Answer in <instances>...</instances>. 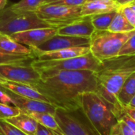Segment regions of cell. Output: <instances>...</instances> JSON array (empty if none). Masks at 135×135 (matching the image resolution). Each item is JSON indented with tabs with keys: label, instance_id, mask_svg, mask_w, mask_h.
Returning a JSON list of instances; mask_svg holds the SVG:
<instances>
[{
	"label": "cell",
	"instance_id": "cell-1",
	"mask_svg": "<svg viewBox=\"0 0 135 135\" xmlns=\"http://www.w3.org/2000/svg\"><path fill=\"white\" fill-rule=\"evenodd\" d=\"M32 86L57 108L74 111L80 108V95L97 91L98 76L92 70H62Z\"/></svg>",
	"mask_w": 135,
	"mask_h": 135
},
{
	"label": "cell",
	"instance_id": "cell-2",
	"mask_svg": "<svg viewBox=\"0 0 135 135\" xmlns=\"http://www.w3.org/2000/svg\"><path fill=\"white\" fill-rule=\"evenodd\" d=\"M104 62V68L97 73V93L119 110H122L123 107L119 104L117 97L127 79L135 72V56L117 58Z\"/></svg>",
	"mask_w": 135,
	"mask_h": 135
},
{
	"label": "cell",
	"instance_id": "cell-3",
	"mask_svg": "<svg viewBox=\"0 0 135 135\" xmlns=\"http://www.w3.org/2000/svg\"><path fill=\"white\" fill-rule=\"evenodd\" d=\"M79 106L89 123L100 135H111L123 112L107 101L97 92L85 93L79 97Z\"/></svg>",
	"mask_w": 135,
	"mask_h": 135
},
{
	"label": "cell",
	"instance_id": "cell-4",
	"mask_svg": "<svg viewBox=\"0 0 135 135\" xmlns=\"http://www.w3.org/2000/svg\"><path fill=\"white\" fill-rule=\"evenodd\" d=\"M31 65L40 73L41 79L62 70H92L98 73L104 68V62L97 59L91 52L62 60L35 59Z\"/></svg>",
	"mask_w": 135,
	"mask_h": 135
},
{
	"label": "cell",
	"instance_id": "cell-5",
	"mask_svg": "<svg viewBox=\"0 0 135 135\" xmlns=\"http://www.w3.org/2000/svg\"><path fill=\"white\" fill-rule=\"evenodd\" d=\"M129 32H113L108 30H95L90 37V52L101 62H107L118 57L119 52L126 41L134 34Z\"/></svg>",
	"mask_w": 135,
	"mask_h": 135
},
{
	"label": "cell",
	"instance_id": "cell-6",
	"mask_svg": "<svg viewBox=\"0 0 135 135\" xmlns=\"http://www.w3.org/2000/svg\"><path fill=\"white\" fill-rule=\"evenodd\" d=\"M51 27L41 20L36 12L20 11L9 6L0 10V33L12 35L13 33L38 28Z\"/></svg>",
	"mask_w": 135,
	"mask_h": 135
},
{
	"label": "cell",
	"instance_id": "cell-7",
	"mask_svg": "<svg viewBox=\"0 0 135 135\" xmlns=\"http://www.w3.org/2000/svg\"><path fill=\"white\" fill-rule=\"evenodd\" d=\"M55 117L62 135H100L81 108L66 111L57 108Z\"/></svg>",
	"mask_w": 135,
	"mask_h": 135
},
{
	"label": "cell",
	"instance_id": "cell-8",
	"mask_svg": "<svg viewBox=\"0 0 135 135\" xmlns=\"http://www.w3.org/2000/svg\"><path fill=\"white\" fill-rule=\"evenodd\" d=\"M38 17L52 28L66 25L81 17V6L44 4L36 11Z\"/></svg>",
	"mask_w": 135,
	"mask_h": 135
},
{
	"label": "cell",
	"instance_id": "cell-9",
	"mask_svg": "<svg viewBox=\"0 0 135 135\" xmlns=\"http://www.w3.org/2000/svg\"><path fill=\"white\" fill-rule=\"evenodd\" d=\"M0 78L33 85L41 80V76L31 64H9L0 65Z\"/></svg>",
	"mask_w": 135,
	"mask_h": 135
},
{
	"label": "cell",
	"instance_id": "cell-10",
	"mask_svg": "<svg viewBox=\"0 0 135 135\" xmlns=\"http://www.w3.org/2000/svg\"><path fill=\"white\" fill-rule=\"evenodd\" d=\"M90 38L77 37L56 34L36 47L31 48L36 56L40 54L74 47L89 46Z\"/></svg>",
	"mask_w": 135,
	"mask_h": 135
},
{
	"label": "cell",
	"instance_id": "cell-11",
	"mask_svg": "<svg viewBox=\"0 0 135 135\" xmlns=\"http://www.w3.org/2000/svg\"><path fill=\"white\" fill-rule=\"evenodd\" d=\"M57 34V28L52 27L38 28L17 32L10 36L18 43L30 48L36 47Z\"/></svg>",
	"mask_w": 135,
	"mask_h": 135
},
{
	"label": "cell",
	"instance_id": "cell-12",
	"mask_svg": "<svg viewBox=\"0 0 135 135\" xmlns=\"http://www.w3.org/2000/svg\"><path fill=\"white\" fill-rule=\"evenodd\" d=\"M6 91L13 101V106L17 107L21 111V112L25 114L30 112H46L52 115H55V113L57 107L51 103L22 97L13 93L7 89Z\"/></svg>",
	"mask_w": 135,
	"mask_h": 135
},
{
	"label": "cell",
	"instance_id": "cell-13",
	"mask_svg": "<svg viewBox=\"0 0 135 135\" xmlns=\"http://www.w3.org/2000/svg\"><path fill=\"white\" fill-rule=\"evenodd\" d=\"M95 32L91 17H81L78 19L57 28V34L77 37L90 38Z\"/></svg>",
	"mask_w": 135,
	"mask_h": 135
},
{
	"label": "cell",
	"instance_id": "cell-14",
	"mask_svg": "<svg viewBox=\"0 0 135 135\" xmlns=\"http://www.w3.org/2000/svg\"><path fill=\"white\" fill-rule=\"evenodd\" d=\"M0 85L2 88L12 92L13 93L17 96L25 97V98L37 100H41V101L51 104L50 99L47 97L42 94L40 92L36 90L35 88H33L30 85L6 81L2 78H0Z\"/></svg>",
	"mask_w": 135,
	"mask_h": 135
},
{
	"label": "cell",
	"instance_id": "cell-15",
	"mask_svg": "<svg viewBox=\"0 0 135 135\" xmlns=\"http://www.w3.org/2000/svg\"><path fill=\"white\" fill-rule=\"evenodd\" d=\"M89 52H90L89 46L74 47H70V48L42 53L36 56V59L41 60V61L62 60V59H70V58H74V57H78L80 55H83Z\"/></svg>",
	"mask_w": 135,
	"mask_h": 135
},
{
	"label": "cell",
	"instance_id": "cell-16",
	"mask_svg": "<svg viewBox=\"0 0 135 135\" xmlns=\"http://www.w3.org/2000/svg\"><path fill=\"white\" fill-rule=\"evenodd\" d=\"M119 8V5L114 1H86L81 6V17L93 16L116 10Z\"/></svg>",
	"mask_w": 135,
	"mask_h": 135
},
{
	"label": "cell",
	"instance_id": "cell-17",
	"mask_svg": "<svg viewBox=\"0 0 135 135\" xmlns=\"http://www.w3.org/2000/svg\"><path fill=\"white\" fill-rule=\"evenodd\" d=\"M0 50L16 55H35L30 47L18 43L10 36L2 33H0Z\"/></svg>",
	"mask_w": 135,
	"mask_h": 135
},
{
	"label": "cell",
	"instance_id": "cell-18",
	"mask_svg": "<svg viewBox=\"0 0 135 135\" xmlns=\"http://www.w3.org/2000/svg\"><path fill=\"white\" fill-rule=\"evenodd\" d=\"M6 120L27 135H36L38 123L25 113L21 112L19 115Z\"/></svg>",
	"mask_w": 135,
	"mask_h": 135
},
{
	"label": "cell",
	"instance_id": "cell-19",
	"mask_svg": "<svg viewBox=\"0 0 135 135\" xmlns=\"http://www.w3.org/2000/svg\"><path fill=\"white\" fill-rule=\"evenodd\" d=\"M135 96V72L132 74L125 81L121 88L117 100L119 104L123 108L128 106L129 103Z\"/></svg>",
	"mask_w": 135,
	"mask_h": 135
},
{
	"label": "cell",
	"instance_id": "cell-20",
	"mask_svg": "<svg viewBox=\"0 0 135 135\" xmlns=\"http://www.w3.org/2000/svg\"><path fill=\"white\" fill-rule=\"evenodd\" d=\"M27 115L33 118L39 124L53 131L57 134L62 135L61 129L55 119V115L46 112H30Z\"/></svg>",
	"mask_w": 135,
	"mask_h": 135
},
{
	"label": "cell",
	"instance_id": "cell-21",
	"mask_svg": "<svg viewBox=\"0 0 135 135\" xmlns=\"http://www.w3.org/2000/svg\"><path fill=\"white\" fill-rule=\"evenodd\" d=\"M108 30L113 32H129L135 30V28L129 23L120 8H119Z\"/></svg>",
	"mask_w": 135,
	"mask_h": 135
},
{
	"label": "cell",
	"instance_id": "cell-22",
	"mask_svg": "<svg viewBox=\"0 0 135 135\" xmlns=\"http://www.w3.org/2000/svg\"><path fill=\"white\" fill-rule=\"evenodd\" d=\"M117 9L113 10L111 12L97 14L91 17V21L92 24L97 31H103V30H108V27L110 26L112 21H113L115 14H116Z\"/></svg>",
	"mask_w": 135,
	"mask_h": 135
},
{
	"label": "cell",
	"instance_id": "cell-23",
	"mask_svg": "<svg viewBox=\"0 0 135 135\" xmlns=\"http://www.w3.org/2000/svg\"><path fill=\"white\" fill-rule=\"evenodd\" d=\"M35 59H36V55H16L0 50V65L31 64Z\"/></svg>",
	"mask_w": 135,
	"mask_h": 135
},
{
	"label": "cell",
	"instance_id": "cell-24",
	"mask_svg": "<svg viewBox=\"0 0 135 135\" xmlns=\"http://www.w3.org/2000/svg\"><path fill=\"white\" fill-rule=\"evenodd\" d=\"M45 2L46 0H21L11 5L9 7L15 10L36 12Z\"/></svg>",
	"mask_w": 135,
	"mask_h": 135
},
{
	"label": "cell",
	"instance_id": "cell-25",
	"mask_svg": "<svg viewBox=\"0 0 135 135\" xmlns=\"http://www.w3.org/2000/svg\"><path fill=\"white\" fill-rule=\"evenodd\" d=\"M135 56V32L126 41L119 52L117 58H128ZM116 58V59H117Z\"/></svg>",
	"mask_w": 135,
	"mask_h": 135
},
{
	"label": "cell",
	"instance_id": "cell-26",
	"mask_svg": "<svg viewBox=\"0 0 135 135\" xmlns=\"http://www.w3.org/2000/svg\"><path fill=\"white\" fill-rule=\"evenodd\" d=\"M0 135H27L8 123L6 119L0 120Z\"/></svg>",
	"mask_w": 135,
	"mask_h": 135
},
{
	"label": "cell",
	"instance_id": "cell-27",
	"mask_svg": "<svg viewBox=\"0 0 135 135\" xmlns=\"http://www.w3.org/2000/svg\"><path fill=\"white\" fill-rule=\"evenodd\" d=\"M20 113L21 111L17 107L0 103V120L7 119L9 118L17 115Z\"/></svg>",
	"mask_w": 135,
	"mask_h": 135
},
{
	"label": "cell",
	"instance_id": "cell-28",
	"mask_svg": "<svg viewBox=\"0 0 135 135\" xmlns=\"http://www.w3.org/2000/svg\"><path fill=\"white\" fill-rule=\"evenodd\" d=\"M111 135H134V133L123 119H119L118 123L112 128Z\"/></svg>",
	"mask_w": 135,
	"mask_h": 135
},
{
	"label": "cell",
	"instance_id": "cell-29",
	"mask_svg": "<svg viewBox=\"0 0 135 135\" xmlns=\"http://www.w3.org/2000/svg\"><path fill=\"white\" fill-rule=\"evenodd\" d=\"M85 2L86 0H46L44 4L59 5L66 6H81Z\"/></svg>",
	"mask_w": 135,
	"mask_h": 135
},
{
	"label": "cell",
	"instance_id": "cell-30",
	"mask_svg": "<svg viewBox=\"0 0 135 135\" xmlns=\"http://www.w3.org/2000/svg\"><path fill=\"white\" fill-rule=\"evenodd\" d=\"M121 11L123 12V15L127 18V20L129 21V23L135 28V13L134 11L131 9V7L129 5H125L123 6H119Z\"/></svg>",
	"mask_w": 135,
	"mask_h": 135
},
{
	"label": "cell",
	"instance_id": "cell-31",
	"mask_svg": "<svg viewBox=\"0 0 135 135\" xmlns=\"http://www.w3.org/2000/svg\"><path fill=\"white\" fill-rule=\"evenodd\" d=\"M0 103L6 105L13 106V101L12 98L7 93L6 89H5L2 86L0 87Z\"/></svg>",
	"mask_w": 135,
	"mask_h": 135
},
{
	"label": "cell",
	"instance_id": "cell-32",
	"mask_svg": "<svg viewBox=\"0 0 135 135\" xmlns=\"http://www.w3.org/2000/svg\"><path fill=\"white\" fill-rule=\"evenodd\" d=\"M36 135H59L56 133H55L53 131L40 125L38 123L37 127H36Z\"/></svg>",
	"mask_w": 135,
	"mask_h": 135
},
{
	"label": "cell",
	"instance_id": "cell-33",
	"mask_svg": "<svg viewBox=\"0 0 135 135\" xmlns=\"http://www.w3.org/2000/svg\"><path fill=\"white\" fill-rule=\"evenodd\" d=\"M123 111L127 114L130 117H131L135 121V108H131V107H123Z\"/></svg>",
	"mask_w": 135,
	"mask_h": 135
},
{
	"label": "cell",
	"instance_id": "cell-34",
	"mask_svg": "<svg viewBox=\"0 0 135 135\" xmlns=\"http://www.w3.org/2000/svg\"><path fill=\"white\" fill-rule=\"evenodd\" d=\"M114 1L119 5V6H123L125 5L131 4V2H133L135 0H114Z\"/></svg>",
	"mask_w": 135,
	"mask_h": 135
},
{
	"label": "cell",
	"instance_id": "cell-35",
	"mask_svg": "<svg viewBox=\"0 0 135 135\" xmlns=\"http://www.w3.org/2000/svg\"><path fill=\"white\" fill-rule=\"evenodd\" d=\"M6 4H7V0H0V10L6 8Z\"/></svg>",
	"mask_w": 135,
	"mask_h": 135
},
{
	"label": "cell",
	"instance_id": "cell-36",
	"mask_svg": "<svg viewBox=\"0 0 135 135\" xmlns=\"http://www.w3.org/2000/svg\"><path fill=\"white\" fill-rule=\"evenodd\" d=\"M128 107H131V108H135V96L133 97V98H132V100H131V102L129 103Z\"/></svg>",
	"mask_w": 135,
	"mask_h": 135
},
{
	"label": "cell",
	"instance_id": "cell-37",
	"mask_svg": "<svg viewBox=\"0 0 135 135\" xmlns=\"http://www.w3.org/2000/svg\"><path fill=\"white\" fill-rule=\"evenodd\" d=\"M131 7V9L134 11L135 13V4H134V3H131V4H128Z\"/></svg>",
	"mask_w": 135,
	"mask_h": 135
},
{
	"label": "cell",
	"instance_id": "cell-38",
	"mask_svg": "<svg viewBox=\"0 0 135 135\" xmlns=\"http://www.w3.org/2000/svg\"><path fill=\"white\" fill-rule=\"evenodd\" d=\"M86 1H104V2H108V1H111V0H86Z\"/></svg>",
	"mask_w": 135,
	"mask_h": 135
},
{
	"label": "cell",
	"instance_id": "cell-39",
	"mask_svg": "<svg viewBox=\"0 0 135 135\" xmlns=\"http://www.w3.org/2000/svg\"><path fill=\"white\" fill-rule=\"evenodd\" d=\"M131 3H134V4H135V1H134L133 2H131Z\"/></svg>",
	"mask_w": 135,
	"mask_h": 135
},
{
	"label": "cell",
	"instance_id": "cell-40",
	"mask_svg": "<svg viewBox=\"0 0 135 135\" xmlns=\"http://www.w3.org/2000/svg\"><path fill=\"white\" fill-rule=\"evenodd\" d=\"M0 87H1V85H0Z\"/></svg>",
	"mask_w": 135,
	"mask_h": 135
}]
</instances>
